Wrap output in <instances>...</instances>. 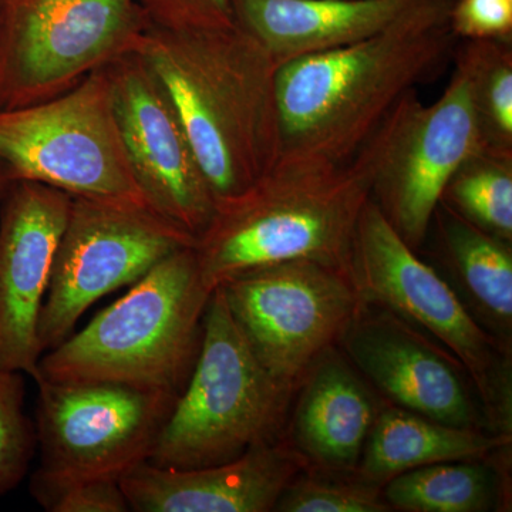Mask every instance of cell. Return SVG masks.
I'll return each mask as SVG.
<instances>
[{
    "label": "cell",
    "instance_id": "4fadbf2b",
    "mask_svg": "<svg viewBox=\"0 0 512 512\" xmlns=\"http://www.w3.org/2000/svg\"><path fill=\"white\" fill-rule=\"evenodd\" d=\"M131 171L150 207L197 239L214 195L170 97L138 52L107 66Z\"/></svg>",
    "mask_w": 512,
    "mask_h": 512
},
{
    "label": "cell",
    "instance_id": "7402d4cb",
    "mask_svg": "<svg viewBox=\"0 0 512 512\" xmlns=\"http://www.w3.org/2000/svg\"><path fill=\"white\" fill-rule=\"evenodd\" d=\"M443 202L505 242L512 241V151L484 147L451 177Z\"/></svg>",
    "mask_w": 512,
    "mask_h": 512
},
{
    "label": "cell",
    "instance_id": "603a6c76",
    "mask_svg": "<svg viewBox=\"0 0 512 512\" xmlns=\"http://www.w3.org/2000/svg\"><path fill=\"white\" fill-rule=\"evenodd\" d=\"M478 117L487 147L512 151V39H470Z\"/></svg>",
    "mask_w": 512,
    "mask_h": 512
},
{
    "label": "cell",
    "instance_id": "484cf974",
    "mask_svg": "<svg viewBox=\"0 0 512 512\" xmlns=\"http://www.w3.org/2000/svg\"><path fill=\"white\" fill-rule=\"evenodd\" d=\"M151 28L201 30L235 25L232 0H136Z\"/></svg>",
    "mask_w": 512,
    "mask_h": 512
},
{
    "label": "cell",
    "instance_id": "9c48e42d",
    "mask_svg": "<svg viewBox=\"0 0 512 512\" xmlns=\"http://www.w3.org/2000/svg\"><path fill=\"white\" fill-rule=\"evenodd\" d=\"M150 28L136 0H5L0 110L53 99L138 52Z\"/></svg>",
    "mask_w": 512,
    "mask_h": 512
},
{
    "label": "cell",
    "instance_id": "5b68a950",
    "mask_svg": "<svg viewBox=\"0 0 512 512\" xmlns=\"http://www.w3.org/2000/svg\"><path fill=\"white\" fill-rule=\"evenodd\" d=\"M292 393L256 357L217 288L202 320L197 362L148 463L214 466L274 441Z\"/></svg>",
    "mask_w": 512,
    "mask_h": 512
},
{
    "label": "cell",
    "instance_id": "8fae6325",
    "mask_svg": "<svg viewBox=\"0 0 512 512\" xmlns=\"http://www.w3.org/2000/svg\"><path fill=\"white\" fill-rule=\"evenodd\" d=\"M220 288L256 357L293 392L365 305L348 272L306 259L255 269Z\"/></svg>",
    "mask_w": 512,
    "mask_h": 512
},
{
    "label": "cell",
    "instance_id": "30bf717a",
    "mask_svg": "<svg viewBox=\"0 0 512 512\" xmlns=\"http://www.w3.org/2000/svg\"><path fill=\"white\" fill-rule=\"evenodd\" d=\"M194 245L191 234L151 208L73 197L40 311L43 355L72 335L93 303Z\"/></svg>",
    "mask_w": 512,
    "mask_h": 512
},
{
    "label": "cell",
    "instance_id": "ba28073f",
    "mask_svg": "<svg viewBox=\"0 0 512 512\" xmlns=\"http://www.w3.org/2000/svg\"><path fill=\"white\" fill-rule=\"evenodd\" d=\"M349 275L363 303L417 326L451 352L476 384L488 417L510 427V386L497 342L439 272L400 237L373 198L357 222Z\"/></svg>",
    "mask_w": 512,
    "mask_h": 512
},
{
    "label": "cell",
    "instance_id": "83f0119b",
    "mask_svg": "<svg viewBox=\"0 0 512 512\" xmlns=\"http://www.w3.org/2000/svg\"><path fill=\"white\" fill-rule=\"evenodd\" d=\"M450 25L458 39L512 36V0H454Z\"/></svg>",
    "mask_w": 512,
    "mask_h": 512
},
{
    "label": "cell",
    "instance_id": "d4e9b609",
    "mask_svg": "<svg viewBox=\"0 0 512 512\" xmlns=\"http://www.w3.org/2000/svg\"><path fill=\"white\" fill-rule=\"evenodd\" d=\"M382 485L356 480L296 477L279 498L275 511L282 512H386Z\"/></svg>",
    "mask_w": 512,
    "mask_h": 512
},
{
    "label": "cell",
    "instance_id": "d6986e66",
    "mask_svg": "<svg viewBox=\"0 0 512 512\" xmlns=\"http://www.w3.org/2000/svg\"><path fill=\"white\" fill-rule=\"evenodd\" d=\"M510 433L450 426L402 407L377 414L363 448L360 477L379 485L414 468L476 461L510 447Z\"/></svg>",
    "mask_w": 512,
    "mask_h": 512
},
{
    "label": "cell",
    "instance_id": "3957f363",
    "mask_svg": "<svg viewBox=\"0 0 512 512\" xmlns=\"http://www.w3.org/2000/svg\"><path fill=\"white\" fill-rule=\"evenodd\" d=\"M138 53L170 97L215 204L274 167L282 148L279 63L247 30L150 26Z\"/></svg>",
    "mask_w": 512,
    "mask_h": 512
},
{
    "label": "cell",
    "instance_id": "4316f807",
    "mask_svg": "<svg viewBox=\"0 0 512 512\" xmlns=\"http://www.w3.org/2000/svg\"><path fill=\"white\" fill-rule=\"evenodd\" d=\"M37 503L50 512H127L130 505L120 481L100 480L66 485L40 495Z\"/></svg>",
    "mask_w": 512,
    "mask_h": 512
},
{
    "label": "cell",
    "instance_id": "ffe728a7",
    "mask_svg": "<svg viewBox=\"0 0 512 512\" xmlns=\"http://www.w3.org/2000/svg\"><path fill=\"white\" fill-rule=\"evenodd\" d=\"M440 220L448 264L474 308L501 332L512 326V252L510 242L464 220L441 201Z\"/></svg>",
    "mask_w": 512,
    "mask_h": 512
},
{
    "label": "cell",
    "instance_id": "e0dca14e",
    "mask_svg": "<svg viewBox=\"0 0 512 512\" xmlns=\"http://www.w3.org/2000/svg\"><path fill=\"white\" fill-rule=\"evenodd\" d=\"M419 0H232L237 25L281 66L382 32Z\"/></svg>",
    "mask_w": 512,
    "mask_h": 512
},
{
    "label": "cell",
    "instance_id": "52a82bcc",
    "mask_svg": "<svg viewBox=\"0 0 512 512\" xmlns=\"http://www.w3.org/2000/svg\"><path fill=\"white\" fill-rule=\"evenodd\" d=\"M40 466L33 497L87 481H120L147 463L178 394L113 382L37 380Z\"/></svg>",
    "mask_w": 512,
    "mask_h": 512
},
{
    "label": "cell",
    "instance_id": "ac0fdd59",
    "mask_svg": "<svg viewBox=\"0 0 512 512\" xmlns=\"http://www.w3.org/2000/svg\"><path fill=\"white\" fill-rule=\"evenodd\" d=\"M295 414V440L306 463L332 471L359 466L377 416L372 396L332 349L309 370Z\"/></svg>",
    "mask_w": 512,
    "mask_h": 512
},
{
    "label": "cell",
    "instance_id": "f546056e",
    "mask_svg": "<svg viewBox=\"0 0 512 512\" xmlns=\"http://www.w3.org/2000/svg\"><path fill=\"white\" fill-rule=\"evenodd\" d=\"M3 2H5V0H0V23H2Z\"/></svg>",
    "mask_w": 512,
    "mask_h": 512
},
{
    "label": "cell",
    "instance_id": "277c9868",
    "mask_svg": "<svg viewBox=\"0 0 512 512\" xmlns=\"http://www.w3.org/2000/svg\"><path fill=\"white\" fill-rule=\"evenodd\" d=\"M210 296L194 247L178 249L47 350L35 382L126 383L180 394L197 362Z\"/></svg>",
    "mask_w": 512,
    "mask_h": 512
},
{
    "label": "cell",
    "instance_id": "9a60e30c",
    "mask_svg": "<svg viewBox=\"0 0 512 512\" xmlns=\"http://www.w3.org/2000/svg\"><path fill=\"white\" fill-rule=\"evenodd\" d=\"M305 466L298 451L276 439L214 466L167 468L147 461L120 485L130 511L268 512Z\"/></svg>",
    "mask_w": 512,
    "mask_h": 512
},
{
    "label": "cell",
    "instance_id": "cb8c5ba5",
    "mask_svg": "<svg viewBox=\"0 0 512 512\" xmlns=\"http://www.w3.org/2000/svg\"><path fill=\"white\" fill-rule=\"evenodd\" d=\"M22 373L0 372V497L15 490L35 457V421L25 410Z\"/></svg>",
    "mask_w": 512,
    "mask_h": 512
},
{
    "label": "cell",
    "instance_id": "7c38bea8",
    "mask_svg": "<svg viewBox=\"0 0 512 512\" xmlns=\"http://www.w3.org/2000/svg\"><path fill=\"white\" fill-rule=\"evenodd\" d=\"M453 59V74L439 100L426 106L417 90L404 99L399 127L373 188V200L413 249L423 245L451 177L487 147L473 64L464 45Z\"/></svg>",
    "mask_w": 512,
    "mask_h": 512
},
{
    "label": "cell",
    "instance_id": "2e32d148",
    "mask_svg": "<svg viewBox=\"0 0 512 512\" xmlns=\"http://www.w3.org/2000/svg\"><path fill=\"white\" fill-rule=\"evenodd\" d=\"M340 340L355 365L397 407L476 429V409L454 367L457 363L396 316L370 319L362 308Z\"/></svg>",
    "mask_w": 512,
    "mask_h": 512
},
{
    "label": "cell",
    "instance_id": "6da1fadb",
    "mask_svg": "<svg viewBox=\"0 0 512 512\" xmlns=\"http://www.w3.org/2000/svg\"><path fill=\"white\" fill-rule=\"evenodd\" d=\"M453 3L419 0L376 35L282 63L281 157L338 164L355 156L407 94L453 59Z\"/></svg>",
    "mask_w": 512,
    "mask_h": 512
},
{
    "label": "cell",
    "instance_id": "44dd1931",
    "mask_svg": "<svg viewBox=\"0 0 512 512\" xmlns=\"http://www.w3.org/2000/svg\"><path fill=\"white\" fill-rule=\"evenodd\" d=\"M384 500L407 512H478L493 500L490 473L471 461L414 468L387 481Z\"/></svg>",
    "mask_w": 512,
    "mask_h": 512
},
{
    "label": "cell",
    "instance_id": "8992f818",
    "mask_svg": "<svg viewBox=\"0 0 512 512\" xmlns=\"http://www.w3.org/2000/svg\"><path fill=\"white\" fill-rule=\"evenodd\" d=\"M0 161L12 183L151 208L131 171L107 66L53 99L0 110Z\"/></svg>",
    "mask_w": 512,
    "mask_h": 512
},
{
    "label": "cell",
    "instance_id": "5bb4252c",
    "mask_svg": "<svg viewBox=\"0 0 512 512\" xmlns=\"http://www.w3.org/2000/svg\"><path fill=\"white\" fill-rule=\"evenodd\" d=\"M72 198L15 181L0 204V372L37 377L40 311Z\"/></svg>",
    "mask_w": 512,
    "mask_h": 512
},
{
    "label": "cell",
    "instance_id": "f1b7e54d",
    "mask_svg": "<svg viewBox=\"0 0 512 512\" xmlns=\"http://www.w3.org/2000/svg\"><path fill=\"white\" fill-rule=\"evenodd\" d=\"M12 180H10L8 173H6L5 165L0 161V204H2L3 198L6 197Z\"/></svg>",
    "mask_w": 512,
    "mask_h": 512
},
{
    "label": "cell",
    "instance_id": "7a4b0ae2",
    "mask_svg": "<svg viewBox=\"0 0 512 512\" xmlns=\"http://www.w3.org/2000/svg\"><path fill=\"white\" fill-rule=\"evenodd\" d=\"M404 99L350 160L328 164L279 157L247 190L217 202L194 245L208 292L255 269L301 259L349 274L357 222L373 197Z\"/></svg>",
    "mask_w": 512,
    "mask_h": 512
}]
</instances>
